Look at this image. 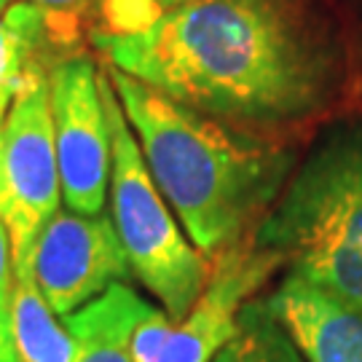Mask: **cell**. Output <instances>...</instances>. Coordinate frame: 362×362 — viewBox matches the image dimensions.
<instances>
[{"label": "cell", "instance_id": "1", "mask_svg": "<svg viewBox=\"0 0 362 362\" xmlns=\"http://www.w3.org/2000/svg\"><path fill=\"white\" fill-rule=\"evenodd\" d=\"M107 65L228 124L311 116L330 57L285 0H191L132 30H94Z\"/></svg>", "mask_w": 362, "mask_h": 362}, {"label": "cell", "instance_id": "2", "mask_svg": "<svg viewBox=\"0 0 362 362\" xmlns=\"http://www.w3.org/2000/svg\"><path fill=\"white\" fill-rule=\"evenodd\" d=\"M105 76L151 177L196 250L215 260L255 231L285 191L293 153L177 103L113 65L105 67Z\"/></svg>", "mask_w": 362, "mask_h": 362}, {"label": "cell", "instance_id": "3", "mask_svg": "<svg viewBox=\"0 0 362 362\" xmlns=\"http://www.w3.org/2000/svg\"><path fill=\"white\" fill-rule=\"evenodd\" d=\"M252 242L362 311V124L327 132L252 231Z\"/></svg>", "mask_w": 362, "mask_h": 362}, {"label": "cell", "instance_id": "4", "mask_svg": "<svg viewBox=\"0 0 362 362\" xmlns=\"http://www.w3.org/2000/svg\"><path fill=\"white\" fill-rule=\"evenodd\" d=\"M103 97L110 124V199L113 226L127 250L132 274L153 293L172 322L182 320L212 274V260L180 231L167 199L153 182L127 113L103 73Z\"/></svg>", "mask_w": 362, "mask_h": 362}, {"label": "cell", "instance_id": "5", "mask_svg": "<svg viewBox=\"0 0 362 362\" xmlns=\"http://www.w3.org/2000/svg\"><path fill=\"white\" fill-rule=\"evenodd\" d=\"M62 182L54 148L49 81L33 62L0 124V223L11 239L16 279L33 276L40 231L59 212Z\"/></svg>", "mask_w": 362, "mask_h": 362}, {"label": "cell", "instance_id": "6", "mask_svg": "<svg viewBox=\"0 0 362 362\" xmlns=\"http://www.w3.org/2000/svg\"><path fill=\"white\" fill-rule=\"evenodd\" d=\"M46 81L62 202L78 215H100L113 167L103 76L89 57H65Z\"/></svg>", "mask_w": 362, "mask_h": 362}, {"label": "cell", "instance_id": "7", "mask_svg": "<svg viewBox=\"0 0 362 362\" xmlns=\"http://www.w3.org/2000/svg\"><path fill=\"white\" fill-rule=\"evenodd\" d=\"M129 276L127 250L113 218L103 212H57L40 231L33 252V279L59 320Z\"/></svg>", "mask_w": 362, "mask_h": 362}, {"label": "cell", "instance_id": "8", "mask_svg": "<svg viewBox=\"0 0 362 362\" xmlns=\"http://www.w3.org/2000/svg\"><path fill=\"white\" fill-rule=\"evenodd\" d=\"M282 260L252 242V233L220 252L212 274L191 311L172 322L156 362H212L236 333V317L250 298L269 282Z\"/></svg>", "mask_w": 362, "mask_h": 362}, {"label": "cell", "instance_id": "9", "mask_svg": "<svg viewBox=\"0 0 362 362\" xmlns=\"http://www.w3.org/2000/svg\"><path fill=\"white\" fill-rule=\"evenodd\" d=\"M266 303L306 362H362V311L346 300L287 272Z\"/></svg>", "mask_w": 362, "mask_h": 362}, {"label": "cell", "instance_id": "10", "mask_svg": "<svg viewBox=\"0 0 362 362\" xmlns=\"http://www.w3.org/2000/svg\"><path fill=\"white\" fill-rule=\"evenodd\" d=\"M148 309L151 306L132 287L118 282L91 303L62 317L76 341L70 362H134L132 333Z\"/></svg>", "mask_w": 362, "mask_h": 362}, {"label": "cell", "instance_id": "11", "mask_svg": "<svg viewBox=\"0 0 362 362\" xmlns=\"http://www.w3.org/2000/svg\"><path fill=\"white\" fill-rule=\"evenodd\" d=\"M13 333L22 362H70L76 341L49 300L40 296L33 276L16 279L13 290Z\"/></svg>", "mask_w": 362, "mask_h": 362}, {"label": "cell", "instance_id": "12", "mask_svg": "<svg viewBox=\"0 0 362 362\" xmlns=\"http://www.w3.org/2000/svg\"><path fill=\"white\" fill-rule=\"evenodd\" d=\"M212 362H306L282 322L274 317L266 298H250L239 317L236 333Z\"/></svg>", "mask_w": 362, "mask_h": 362}, {"label": "cell", "instance_id": "13", "mask_svg": "<svg viewBox=\"0 0 362 362\" xmlns=\"http://www.w3.org/2000/svg\"><path fill=\"white\" fill-rule=\"evenodd\" d=\"M13 290H16V272H13L11 239L6 226L0 223V362H22L13 333Z\"/></svg>", "mask_w": 362, "mask_h": 362}, {"label": "cell", "instance_id": "14", "mask_svg": "<svg viewBox=\"0 0 362 362\" xmlns=\"http://www.w3.org/2000/svg\"><path fill=\"white\" fill-rule=\"evenodd\" d=\"M40 11L49 16V25L54 22H78V13H83L91 6V0H30Z\"/></svg>", "mask_w": 362, "mask_h": 362}, {"label": "cell", "instance_id": "15", "mask_svg": "<svg viewBox=\"0 0 362 362\" xmlns=\"http://www.w3.org/2000/svg\"><path fill=\"white\" fill-rule=\"evenodd\" d=\"M11 103H13V100H3V97H0V124H3V118H6V113H8Z\"/></svg>", "mask_w": 362, "mask_h": 362}, {"label": "cell", "instance_id": "16", "mask_svg": "<svg viewBox=\"0 0 362 362\" xmlns=\"http://www.w3.org/2000/svg\"><path fill=\"white\" fill-rule=\"evenodd\" d=\"M161 3H172V6L177 3V6H182V3H191V0H161Z\"/></svg>", "mask_w": 362, "mask_h": 362}]
</instances>
